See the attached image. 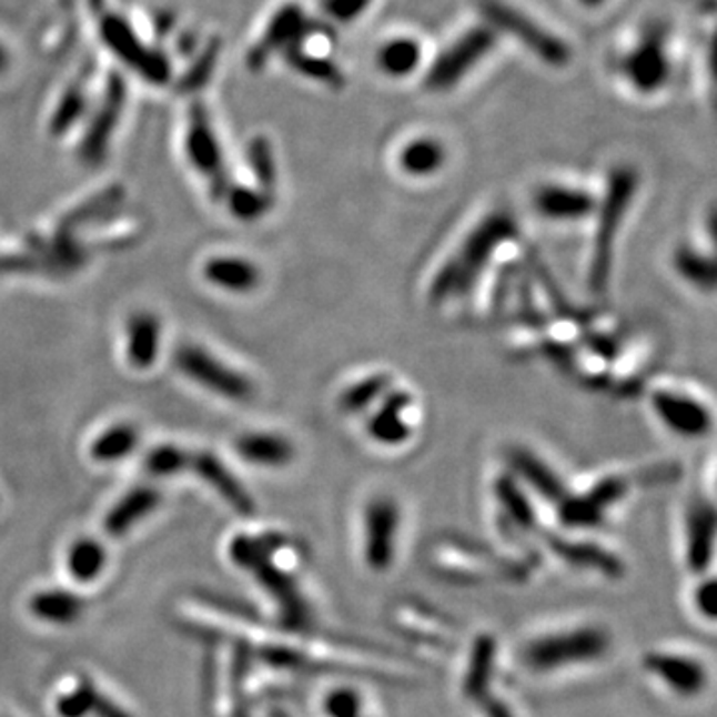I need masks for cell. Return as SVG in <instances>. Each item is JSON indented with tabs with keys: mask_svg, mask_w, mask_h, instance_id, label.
Instances as JSON below:
<instances>
[{
	"mask_svg": "<svg viewBox=\"0 0 717 717\" xmlns=\"http://www.w3.org/2000/svg\"><path fill=\"white\" fill-rule=\"evenodd\" d=\"M536 212L553 222L584 220L598 208L596 200L580 188L551 184L538 190L534 198Z\"/></svg>",
	"mask_w": 717,
	"mask_h": 717,
	"instance_id": "5bb4252c",
	"label": "cell"
},
{
	"mask_svg": "<svg viewBox=\"0 0 717 717\" xmlns=\"http://www.w3.org/2000/svg\"><path fill=\"white\" fill-rule=\"evenodd\" d=\"M413 408V397L398 391L385 398L383 407L368 423V433L383 445H398L411 436L407 413Z\"/></svg>",
	"mask_w": 717,
	"mask_h": 717,
	"instance_id": "ac0fdd59",
	"label": "cell"
},
{
	"mask_svg": "<svg viewBox=\"0 0 717 717\" xmlns=\"http://www.w3.org/2000/svg\"><path fill=\"white\" fill-rule=\"evenodd\" d=\"M662 423L681 436H701L711 427V415L699 401L678 391H656L652 397Z\"/></svg>",
	"mask_w": 717,
	"mask_h": 717,
	"instance_id": "7c38bea8",
	"label": "cell"
},
{
	"mask_svg": "<svg viewBox=\"0 0 717 717\" xmlns=\"http://www.w3.org/2000/svg\"><path fill=\"white\" fill-rule=\"evenodd\" d=\"M174 363L185 377L192 378L202 387L210 388L215 395H222L235 403L252 401L255 395L252 378L225 365L220 358H215L212 353H208L198 345H182L175 351Z\"/></svg>",
	"mask_w": 717,
	"mask_h": 717,
	"instance_id": "ba28073f",
	"label": "cell"
},
{
	"mask_svg": "<svg viewBox=\"0 0 717 717\" xmlns=\"http://www.w3.org/2000/svg\"><path fill=\"white\" fill-rule=\"evenodd\" d=\"M138 428L132 425H114L108 428L90 446V455L98 463H117L137 451Z\"/></svg>",
	"mask_w": 717,
	"mask_h": 717,
	"instance_id": "4316f807",
	"label": "cell"
},
{
	"mask_svg": "<svg viewBox=\"0 0 717 717\" xmlns=\"http://www.w3.org/2000/svg\"><path fill=\"white\" fill-rule=\"evenodd\" d=\"M188 471H194L195 475L212 486L235 513L242 514V516H252L255 513V503H253L250 493L245 491V486L235 478L232 471L223 465L214 453H205V451L190 453Z\"/></svg>",
	"mask_w": 717,
	"mask_h": 717,
	"instance_id": "4fadbf2b",
	"label": "cell"
},
{
	"mask_svg": "<svg viewBox=\"0 0 717 717\" xmlns=\"http://www.w3.org/2000/svg\"><path fill=\"white\" fill-rule=\"evenodd\" d=\"M94 684L78 681L74 688L62 691L57 699V714L60 717H90Z\"/></svg>",
	"mask_w": 717,
	"mask_h": 717,
	"instance_id": "836d02e7",
	"label": "cell"
},
{
	"mask_svg": "<svg viewBox=\"0 0 717 717\" xmlns=\"http://www.w3.org/2000/svg\"><path fill=\"white\" fill-rule=\"evenodd\" d=\"M67 564H69L70 576L74 580L87 584V582L97 580L98 576L104 570L107 551L98 541L80 538V541L70 546Z\"/></svg>",
	"mask_w": 717,
	"mask_h": 717,
	"instance_id": "83f0119b",
	"label": "cell"
},
{
	"mask_svg": "<svg viewBox=\"0 0 717 717\" xmlns=\"http://www.w3.org/2000/svg\"><path fill=\"white\" fill-rule=\"evenodd\" d=\"M190 453L174 445L155 446L145 456V471L152 476L180 475L188 471Z\"/></svg>",
	"mask_w": 717,
	"mask_h": 717,
	"instance_id": "4dcf8cb0",
	"label": "cell"
},
{
	"mask_svg": "<svg viewBox=\"0 0 717 717\" xmlns=\"http://www.w3.org/2000/svg\"><path fill=\"white\" fill-rule=\"evenodd\" d=\"M423 59V50L417 40L401 37V39L388 40L385 47H381L377 54L378 69L387 77H407L417 69Z\"/></svg>",
	"mask_w": 717,
	"mask_h": 717,
	"instance_id": "484cf974",
	"label": "cell"
},
{
	"mask_svg": "<svg viewBox=\"0 0 717 717\" xmlns=\"http://www.w3.org/2000/svg\"><path fill=\"white\" fill-rule=\"evenodd\" d=\"M285 543L280 534L248 536L240 534L230 544V556L233 563L253 574L262 588L275 598L280 606L283 624L291 630H307L311 624L310 606L301 596L297 582L293 580L290 570L282 568L273 561L275 551Z\"/></svg>",
	"mask_w": 717,
	"mask_h": 717,
	"instance_id": "7a4b0ae2",
	"label": "cell"
},
{
	"mask_svg": "<svg viewBox=\"0 0 717 717\" xmlns=\"http://www.w3.org/2000/svg\"><path fill=\"white\" fill-rule=\"evenodd\" d=\"M496 669V642L488 636H483L475 642L471 659L466 666L463 678V694L471 704L485 698L491 691V681L495 678Z\"/></svg>",
	"mask_w": 717,
	"mask_h": 717,
	"instance_id": "44dd1931",
	"label": "cell"
},
{
	"mask_svg": "<svg viewBox=\"0 0 717 717\" xmlns=\"http://www.w3.org/2000/svg\"><path fill=\"white\" fill-rule=\"evenodd\" d=\"M232 210L233 214L242 218V220H253V218H260L267 210V202L255 192L242 190V192L233 194Z\"/></svg>",
	"mask_w": 717,
	"mask_h": 717,
	"instance_id": "d590c367",
	"label": "cell"
},
{
	"mask_svg": "<svg viewBox=\"0 0 717 717\" xmlns=\"http://www.w3.org/2000/svg\"><path fill=\"white\" fill-rule=\"evenodd\" d=\"M638 188V174L632 168L614 170L608 182L604 202L598 208V230L592 253L590 285L594 291L606 290L610 280L614 243L620 232L622 222L628 214L634 194Z\"/></svg>",
	"mask_w": 717,
	"mask_h": 717,
	"instance_id": "277c9868",
	"label": "cell"
},
{
	"mask_svg": "<svg viewBox=\"0 0 717 717\" xmlns=\"http://www.w3.org/2000/svg\"><path fill=\"white\" fill-rule=\"evenodd\" d=\"M205 280L220 290L248 293L260 285L262 273L257 265L243 257H214L204 265Z\"/></svg>",
	"mask_w": 717,
	"mask_h": 717,
	"instance_id": "7402d4cb",
	"label": "cell"
},
{
	"mask_svg": "<svg viewBox=\"0 0 717 717\" xmlns=\"http://www.w3.org/2000/svg\"><path fill=\"white\" fill-rule=\"evenodd\" d=\"M495 42L496 32L488 24L468 30L433 62L425 78V87L433 92H445L461 84L463 78L488 57Z\"/></svg>",
	"mask_w": 717,
	"mask_h": 717,
	"instance_id": "8992f818",
	"label": "cell"
},
{
	"mask_svg": "<svg viewBox=\"0 0 717 717\" xmlns=\"http://www.w3.org/2000/svg\"><path fill=\"white\" fill-rule=\"evenodd\" d=\"M498 501L503 504L504 513L508 514L514 528L521 531H533L534 513L533 506L526 501V496L518 491V486L513 481H503L498 485Z\"/></svg>",
	"mask_w": 717,
	"mask_h": 717,
	"instance_id": "f546056e",
	"label": "cell"
},
{
	"mask_svg": "<svg viewBox=\"0 0 717 717\" xmlns=\"http://www.w3.org/2000/svg\"><path fill=\"white\" fill-rule=\"evenodd\" d=\"M628 481L624 476H610L592 486L586 495H566L561 501V521L568 528H594L604 521L608 508L628 493Z\"/></svg>",
	"mask_w": 717,
	"mask_h": 717,
	"instance_id": "8fae6325",
	"label": "cell"
},
{
	"mask_svg": "<svg viewBox=\"0 0 717 717\" xmlns=\"http://www.w3.org/2000/svg\"><path fill=\"white\" fill-rule=\"evenodd\" d=\"M128 358L137 368L152 367L162 345V323L150 311H138L127 325Z\"/></svg>",
	"mask_w": 717,
	"mask_h": 717,
	"instance_id": "ffe728a7",
	"label": "cell"
},
{
	"mask_svg": "<svg viewBox=\"0 0 717 717\" xmlns=\"http://www.w3.org/2000/svg\"><path fill=\"white\" fill-rule=\"evenodd\" d=\"M371 0H325V9L333 19L350 22L355 20L368 9Z\"/></svg>",
	"mask_w": 717,
	"mask_h": 717,
	"instance_id": "8d00e7d4",
	"label": "cell"
},
{
	"mask_svg": "<svg viewBox=\"0 0 717 717\" xmlns=\"http://www.w3.org/2000/svg\"><path fill=\"white\" fill-rule=\"evenodd\" d=\"M553 548L554 553L558 554L563 561L576 568H590V570H598L604 576H622L624 573V566L618 561V556L604 551L600 546L556 538L553 541Z\"/></svg>",
	"mask_w": 717,
	"mask_h": 717,
	"instance_id": "cb8c5ba5",
	"label": "cell"
},
{
	"mask_svg": "<svg viewBox=\"0 0 717 717\" xmlns=\"http://www.w3.org/2000/svg\"><path fill=\"white\" fill-rule=\"evenodd\" d=\"M514 238L516 222L513 215L496 212L485 218L468 233V238L441 267V272L436 273L435 282L431 285V297L441 301L466 293L488 265L496 250Z\"/></svg>",
	"mask_w": 717,
	"mask_h": 717,
	"instance_id": "3957f363",
	"label": "cell"
},
{
	"mask_svg": "<svg viewBox=\"0 0 717 717\" xmlns=\"http://www.w3.org/2000/svg\"><path fill=\"white\" fill-rule=\"evenodd\" d=\"M694 608L706 622L716 620L717 616V590L714 578L701 580L696 592H694Z\"/></svg>",
	"mask_w": 717,
	"mask_h": 717,
	"instance_id": "e575fe53",
	"label": "cell"
},
{
	"mask_svg": "<svg viewBox=\"0 0 717 717\" xmlns=\"http://www.w3.org/2000/svg\"><path fill=\"white\" fill-rule=\"evenodd\" d=\"M580 4H584L586 9H598V7H602L606 0H578Z\"/></svg>",
	"mask_w": 717,
	"mask_h": 717,
	"instance_id": "f35d334b",
	"label": "cell"
},
{
	"mask_svg": "<svg viewBox=\"0 0 717 717\" xmlns=\"http://www.w3.org/2000/svg\"><path fill=\"white\" fill-rule=\"evenodd\" d=\"M686 563L691 573L704 574L714 561V543H716V511L708 503L694 504L688 516V534H686Z\"/></svg>",
	"mask_w": 717,
	"mask_h": 717,
	"instance_id": "9a60e30c",
	"label": "cell"
},
{
	"mask_svg": "<svg viewBox=\"0 0 717 717\" xmlns=\"http://www.w3.org/2000/svg\"><path fill=\"white\" fill-rule=\"evenodd\" d=\"M642 668L649 678L676 698L696 699L709 688V668L704 659L676 649H652L642 658Z\"/></svg>",
	"mask_w": 717,
	"mask_h": 717,
	"instance_id": "52a82bcc",
	"label": "cell"
},
{
	"mask_svg": "<svg viewBox=\"0 0 717 717\" xmlns=\"http://www.w3.org/2000/svg\"><path fill=\"white\" fill-rule=\"evenodd\" d=\"M235 451L250 465L267 468L290 465L295 456L290 438L277 433H245L235 441Z\"/></svg>",
	"mask_w": 717,
	"mask_h": 717,
	"instance_id": "d6986e66",
	"label": "cell"
},
{
	"mask_svg": "<svg viewBox=\"0 0 717 717\" xmlns=\"http://www.w3.org/2000/svg\"><path fill=\"white\" fill-rule=\"evenodd\" d=\"M162 503V493L154 486L142 485L132 488L122 496L114 508L104 518V531L110 536H122L134 528L145 516L154 513L158 504Z\"/></svg>",
	"mask_w": 717,
	"mask_h": 717,
	"instance_id": "2e32d148",
	"label": "cell"
},
{
	"mask_svg": "<svg viewBox=\"0 0 717 717\" xmlns=\"http://www.w3.org/2000/svg\"><path fill=\"white\" fill-rule=\"evenodd\" d=\"M401 511L388 496H377L363 513V561L373 573H387L397 554Z\"/></svg>",
	"mask_w": 717,
	"mask_h": 717,
	"instance_id": "30bf717a",
	"label": "cell"
},
{
	"mask_svg": "<svg viewBox=\"0 0 717 717\" xmlns=\"http://www.w3.org/2000/svg\"><path fill=\"white\" fill-rule=\"evenodd\" d=\"M388 381L391 377L388 375H371V377L363 378L355 383L353 387L347 388L343 395H341V407L350 413H357V411H363V408L371 405L378 395H383L388 388Z\"/></svg>",
	"mask_w": 717,
	"mask_h": 717,
	"instance_id": "1f68e13d",
	"label": "cell"
},
{
	"mask_svg": "<svg viewBox=\"0 0 717 717\" xmlns=\"http://www.w3.org/2000/svg\"><path fill=\"white\" fill-rule=\"evenodd\" d=\"M676 270L686 282L696 285L698 290H711L716 285L714 262L691 248H681L676 253Z\"/></svg>",
	"mask_w": 717,
	"mask_h": 717,
	"instance_id": "f1b7e54d",
	"label": "cell"
},
{
	"mask_svg": "<svg viewBox=\"0 0 717 717\" xmlns=\"http://www.w3.org/2000/svg\"><path fill=\"white\" fill-rule=\"evenodd\" d=\"M513 466L516 475L521 476L526 485L533 486L546 501L558 504L568 495L561 476L554 475L553 468L531 451H514Z\"/></svg>",
	"mask_w": 717,
	"mask_h": 717,
	"instance_id": "603a6c76",
	"label": "cell"
},
{
	"mask_svg": "<svg viewBox=\"0 0 717 717\" xmlns=\"http://www.w3.org/2000/svg\"><path fill=\"white\" fill-rule=\"evenodd\" d=\"M323 714L327 717H358L367 714V709L358 689L335 688L323 699Z\"/></svg>",
	"mask_w": 717,
	"mask_h": 717,
	"instance_id": "d6a6232c",
	"label": "cell"
},
{
	"mask_svg": "<svg viewBox=\"0 0 717 717\" xmlns=\"http://www.w3.org/2000/svg\"><path fill=\"white\" fill-rule=\"evenodd\" d=\"M90 716L92 717H132L130 711L122 708L120 704H117L114 699L108 698L104 691L94 686V691H92V709H90Z\"/></svg>",
	"mask_w": 717,
	"mask_h": 717,
	"instance_id": "74e56055",
	"label": "cell"
},
{
	"mask_svg": "<svg viewBox=\"0 0 717 717\" xmlns=\"http://www.w3.org/2000/svg\"><path fill=\"white\" fill-rule=\"evenodd\" d=\"M358 717H368V716H367V714H363V716H358Z\"/></svg>",
	"mask_w": 717,
	"mask_h": 717,
	"instance_id": "ab89813d",
	"label": "cell"
},
{
	"mask_svg": "<svg viewBox=\"0 0 717 717\" xmlns=\"http://www.w3.org/2000/svg\"><path fill=\"white\" fill-rule=\"evenodd\" d=\"M612 646L614 638L600 624H576L524 640L518 664L533 676H556L600 664L610 656Z\"/></svg>",
	"mask_w": 717,
	"mask_h": 717,
	"instance_id": "6da1fadb",
	"label": "cell"
},
{
	"mask_svg": "<svg viewBox=\"0 0 717 717\" xmlns=\"http://www.w3.org/2000/svg\"><path fill=\"white\" fill-rule=\"evenodd\" d=\"M668 29L662 22H652L642 32L640 40L624 57L622 72L632 87L642 94H654L666 87L669 78Z\"/></svg>",
	"mask_w": 717,
	"mask_h": 717,
	"instance_id": "9c48e42d",
	"label": "cell"
},
{
	"mask_svg": "<svg viewBox=\"0 0 717 717\" xmlns=\"http://www.w3.org/2000/svg\"><path fill=\"white\" fill-rule=\"evenodd\" d=\"M29 610L37 620L50 626H72L84 616L87 602L74 592L50 588L30 598Z\"/></svg>",
	"mask_w": 717,
	"mask_h": 717,
	"instance_id": "e0dca14e",
	"label": "cell"
},
{
	"mask_svg": "<svg viewBox=\"0 0 717 717\" xmlns=\"http://www.w3.org/2000/svg\"><path fill=\"white\" fill-rule=\"evenodd\" d=\"M478 10L491 29L518 40L524 49L531 50L536 59L543 60L548 67L563 69L570 62V47L561 37L524 14L523 10L504 0H478Z\"/></svg>",
	"mask_w": 717,
	"mask_h": 717,
	"instance_id": "5b68a950",
	"label": "cell"
},
{
	"mask_svg": "<svg viewBox=\"0 0 717 717\" xmlns=\"http://www.w3.org/2000/svg\"><path fill=\"white\" fill-rule=\"evenodd\" d=\"M445 145L435 138H417L408 142L398 154L401 170L413 178L436 174L445 165Z\"/></svg>",
	"mask_w": 717,
	"mask_h": 717,
	"instance_id": "d4e9b609",
	"label": "cell"
}]
</instances>
